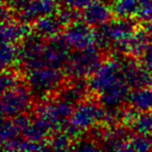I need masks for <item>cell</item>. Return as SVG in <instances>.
<instances>
[{"label":"cell","instance_id":"6","mask_svg":"<svg viewBox=\"0 0 152 152\" xmlns=\"http://www.w3.org/2000/svg\"><path fill=\"white\" fill-rule=\"evenodd\" d=\"M65 74L61 69L43 67L26 71V79L31 93L39 98H44L61 88Z\"/></svg>","mask_w":152,"mask_h":152},{"label":"cell","instance_id":"11","mask_svg":"<svg viewBox=\"0 0 152 152\" xmlns=\"http://www.w3.org/2000/svg\"><path fill=\"white\" fill-rule=\"evenodd\" d=\"M113 10L106 3L100 0H96L93 3L83 10V21L94 28H98L104 24L112 21Z\"/></svg>","mask_w":152,"mask_h":152},{"label":"cell","instance_id":"15","mask_svg":"<svg viewBox=\"0 0 152 152\" xmlns=\"http://www.w3.org/2000/svg\"><path fill=\"white\" fill-rule=\"evenodd\" d=\"M152 40L148 34L146 32L145 28L143 29H137L135 31L133 38L131 39L130 43H129L128 49H127V53L130 55L131 57H140L143 56L149 46L152 44Z\"/></svg>","mask_w":152,"mask_h":152},{"label":"cell","instance_id":"13","mask_svg":"<svg viewBox=\"0 0 152 152\" xmlns=\"http://www.w3.org/2000/svg\"><path fill=\"white\" fill-rule=\"evenodd\" d=\"M29 34V25L25 22H17L13 19L2 22V26H1L2 43L17 44L21 41H25L28 38Z\"/></svg>","mask_w":152,"mask_h":152},{"label":"cell","instance_id":"17","mask_svg":"<svg viewBox=\"0 0 152 152\" xmlns=\"http://www.w3.org/2000/svg\"><path fill=\"white\" fill-rule=\"evenodd\" d=\"M139 0H118L113 3V13L117 18L131 19L135 17Z\"/></svg>","mask_w":152,"mask_h":152},{"label":"cell","instance_id":"1","mask_svg":"<svg viewBox=\"0 0 152 152\" xmlns=\"http://www.w3.org/2000/svg\"><path fill=\"white\" fill-rule=\"evenodd\" d=\"M89 88L99 97L107 110L119 108L128 100L129 86L124 76L123 61L117 57L106 59L91 76Z\"/></svg>","mask_w":152,"mask_h":152},{"label":"cell","instance_id":"14","mask_svg":"<svg viewBox=\"0 0 152 152\" xmlns=\"http://www.w3.org/2000/svg\"><path fill=\"white\" fill-rule=\"evenodd\" d=\"M127 102L132 110L139 113L152 112V87L135 89L129 94Z\"/></svg>","mask_w":152,"mask_h":152},{"label":"cell","instance_id":"12","mask_svg":"<svg viewBox=\"0 0 152 152\" xmlns=\"http://www.w3.org/2000/svg\"><path fill=\"white\" fill-rule=\"evenodd\" d=\"M63 28L65 27L59 21L56 14L40 18L36 22H34V26H32L34 34L45 41H50L58 38L63 31Z\"/></svg>","mask_w":152,"mask_h":152},{"label":"cell","instance_id":"26","mask_svg":"<svg viewBox=\"0 0 152 152\" xmlns=\"http://www.w3.org/2000/svg\"><path fill=\"white\" fill-rule=\"evenodd\" d=\"M106 152H135V151L131 148V146L129 145L127 140H125V141L119 143L118 145H116L115 147L110 148Z\"/></svg>","mask_w":152,"mask_h":152},{"label":"cell","instance_id":"19","mask_svg":"<svg viewBox=\"0 0 152 152\" xmlns=\"http://www.w3.org/2000/svg\"><path fill=\"white\" fill-rule=\"evenodd\" d=\"M127 142L135 152H152V135L135 133L128 137Z\"/></svg>","mask_w":152,"mask_h":152},{"label":"cell","instance_id":"5","mask_svg":"<svg viewBox=\"0 0 152 152\" xmlns=\"http://www.w3.org/2000/svg\"><path fill=\"white\" fill-rule=\"evenodd\" d=\"M102 64L101 53L96 46L77 50L70 54L65 66L66 75L73 79H85L91 77Z\"/></svg>","mask_w":152,"mask_h":152},{"label":"cell","instance_id":"29","mask_svg":"<svg viewBox=\"0 0 152 152\" xmlns=\"http://www.w3.org/2000/svg\"><path fill=\"white\" fill-rule=\"evenodd\" d=\"M107 1H110V2L113 4V3H114V2H116V1H118V0H107Z\"/></svg>","mask_w":152,"mask_h":152},{"label":"cell","instance_id":"2","mask_svg":"<svg viewBox=\"0 0 152 152\" xmlns=\"http://www.w3.org/2000/svg\"><path fill=\"white\" fill-rule=\"evenodd\" d=\"M131 19L118 18L96 28V46L100 49H112L116 52L127 53L129 43L137 31Z\"/></svg>","mask_w":152,"mask_h":152},{"label":"cell","instance_id":"24","mask_svg":"<svg viewBox=\"0 0 152 152\" xmlns=\"http://www.w3.org/2000/svg\"><path fill=\"white\" fill-rule=\"evenodd\" d=\"M58 1L65 7L73 9L76 11H83L96 0H58Z\"/></svg>","mask_w":152,"mask_h":152},{"label":"cell","instance_id":"28","mask_svg":"<svg viewBox=\"0 0 152 152\" xmlns=\"http://www.w3.org/2000/svg\"><path fill=\"white\" fill-rule=\"evenodd\" d=\"M145 30H146V32L148 34V36L150 37V39L152 40V22H150V23L146 24Z\"/></svg>","mask_w":152,"mask_h":152},{"label":"cell","instance_id":"16","mask_svg":"<svg viewBox=\"0 0 152 152\" xmlns=\"http://www.w3.org/2000/svg\"><path fill=\"white\" fill-rule=\"evenodd\" d=\"M0 58L2 70L11 69L18 63H21V49L16 44L2 43Z\"/></svg>","mask_w":152,"mask_h":152},{"label":"cell","instance_id":"8","mask_svg":"<svg viewBox=\"0 0 152 152\" xmlns=\"http://www.w3.org/2000/svg\"><path fill=\"white\" fill-rule=\"evenodd\" d=\"M64 41L72 50H83L96 46V30L87 22H75L65 27L63 34Z\"/></svg>","mask_w":152,"mask_h":152},{"label":"cell","instance_id":"22","mask_svg":"<svg viewBox=\"0 0 152 152\" xmlns=\"http://www.w3.org/2000/svg\"><path fill=\"white\" fill-rule=\"evenodd\" d=\"M20 83H20V78L17 73L12 71L11 69L3 70L2 76H1V90H2V92L12 89Z\"/></svg>","mask_w":152,"mask_h":152},{"label":"cell","instance_id":"9","mask_svg":"<svg viewBox=\"0 0 152 152\" xmlns=\"http://www.w3.org/2000/svg\"><path fill=\"white\" fill-rule=\"evenodd\" d=\"M58 0H31L19 12L20 20L29 24L40 18L56 14L58 11Z\"/></svg>","mask_w":152,"mask_h":152},{"label":"cell","instance_id":"27","mask_svg":"<svg viewBox=\"0 0 152 152\" xmlns=\"http://www.w3.org/2000/svg\"><path fill=\"white\" fill-rule=\"evenodd\" d=\"M142 63L152 73V44L149 46L145 54L142 56Z\"/></svg>","mask_w":152,"mask_h":152},{"label":"cell","instance_id":"3","mask_svg":"<svg viewBox=\"0 0 152 152\" xmlns=\"http://www.w3.org/2000/svg\"><path fill=\"white\" fill-rule=\"evenodd\" d=\"M73 110L74 104L61 97L48 100L38 106L34 121L47 134L50 135L66 127Z\"/></svg>","mask_w":152,"mask_h":152},{"label":"cell","instance_id":"25","mask_svg":"<svg viewBox=\"0 0 152 152\" xmlns=\"http://www.w3.org/2000/svg\"><path fill=\"white\" fill-rule=\"evenodd\" d=\"M2 1L3 2L7 1V4H9V7L13 10V11L20 12L22 9H24L31 0H2Z\"/></svg>","mask_w":152,"mask_h":152},{"label":"cell","instance_id":"21","mask_svg":"<svg viewBox=\"0 0 152 152\" xmlns=\"http://www.w3.org/2000/svg\"><path fill=\"white\" fill-rule=\"evenodd\" d=\"M57 17H58L59 21L64 25V27L71 25V24L75 23V22L80 21V13L79 11H76L73 9H69V7H65L61 10H58L56 13Z\"/></svg>","mask_w":152,"mask_h":152},{"label":"cell","instance_id":"10","mask_svg":"<svg viewBox=\"0 0 152 152\" xmlns=\"http://www.w3.org/2000/svg\"><path fill=\"white\" fill-rule=\"evenodd\" d=\"M123 69L126 83L130 89H141L152 83V77L150 75L151 72L143 63L140 64L134 59H126L123 61Z\"/></svg>","mask_w":152,"mask_h":152},{"label":"cell","instance_id":"20","mask_svg":"<svg viewBox=\"0 0 152 152\" xmlns=\"http://www.w3.org/2000/svg\"><path fill=\"white\" fill-rule=\"evenodd\" d=\"M134 18L142 23L152 22V0H139Z\"/></svg>","mask_w":152,"mask_h":152},{"label":"cell","instance_id":"23","mask_svg":"<svg viewBox=\"0 0 152 152\" xmlns=\"http://www.w3.org/2000/svg\"><path fill=\"white\" fill-rule=\"evenodd\" d=\"M70 152H105L99 147L96 143L92 141H83L76 144L71 148Z\"/></svg>","mask_w":152,"mask_h":152},{"label":"cell","instance_id":"7","mask_svg":"<svg viewBox=\"0 0 152 152\" xmlns=\"http://www.w3.org/2000/svg\"><path fill=\"white\" fill-rule=\"evenodd\" d=\"M31 91L22 83L2 92L1 113L3 118H16L25 115L32 106Z\"/></svg>","mask_w":152,"mask_h":152},{"label":"cell","instance_id":"18","mask_svg":"<svg viewBox=\"0 0 152 152\" xmlns=\"http://www.w3.org/2000/svg\"><path fill=\"white\" fill-rule=\"evenodd\" d=\"M87 91V86L83 83V79H78V80H76V83L70 86L69 88L64 90L59 97L68 100L71 103L76 104L83 101Z\"/></svg>","mask_w":152,"mask_h":152},{"label":"cell","instance_id":"4","mask_svg":"<svg viewBox=\"0 0 152 152\" xmlns=\"http://www.w3.org/2000/svg\"><path fill=\"white\" fill-rule=\"evenodd\" d=\"M106 112L101 103L92 100L79 102L74 107L67 125L65 132L71 137H77L85 131L95 127L100 122L105 121Z\"/></svg>","mask_w":152,"mask_h":152}]
</instances>
